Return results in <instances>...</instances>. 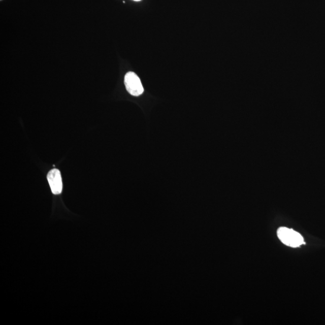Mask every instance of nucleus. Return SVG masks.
<instances>
[{"mask_svg":"<svg viewBox=\"0 0 325 325\" xmlns=\"http://www.w3.org/2000/svg\"><path fill=\"white\" fill-rule=\"evenodd\" d=\"M277 235L282 243L292 248H297L305 244L303 237L294 230L281 227L278 230Z\"/></svg>","mask_w":325,"mask_h":325,"instance_id":"f257e3e1","label":"nucleus"},{"mask_svg":"<svg viewBox=\"0 0 325 325\" xmlns=\"http://www.w3.org/2000/svg\"><path fill=\"white\" fill-rule=\"evenodd\" d=\"M124 83L126 90L133 96H140L144 92L141 81L135 73L126 74Z\"/></svg>","mask_w":325,"mask_h":325,"instance_id":"f03ea898","label":"nucleus"},{"mask_svg":"<svg viewBox=\"0 0 325 325\" xmlns=\"http://www.w3.org/2000/svg\"><path fill=\"white\" fill-rule=\"evenodd\" d=\"M47 180L51 188L52 193L54 194H59L63 188L62 180L61 174L57 169H53L48 172Z\"/></svg>","mask_w":325,"mask_h":325,"instance_id":"7ed1b4c3","label":"nucleus"},{"mask_svg":"<svg viewBox=\"0 0 325 325\" xmlns=\"http://www.w3.org/2000/svg\"><path fill=\"white\" fill-rule=\"evenodd\" d=\"M134 1H135V2H140V1H141V0H134Z\"/></svg>","mask_w":325,"mask_h":325,"instance_id":"20e7f679","label":"nucleus"}]
</instances>
